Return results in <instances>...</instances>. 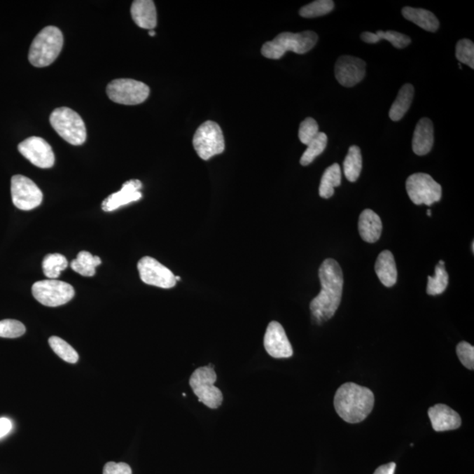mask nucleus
<instances>
[{
	"label": "nucleus",
	"instance_id": "6",
	"mask_svg": "<svg viewBox=\"0 0 474 474\" xmlns=\"http://www.w3.org/2000/svg\"><path fill=\"white\" fill-rule=\"evenodd\" d=\"M216 380V372L212 365L195 370L189 380L190 386L200 403L212 410H216L223 401V393L214 386Z\"/></svg>",
	"mask_w": 474,
	"mask_h": 474
},
{
	"label": "nucleus",
	"instance_id": "15",
	"mask_svg": "<svg viewBox=\"0 0 474 474\" xmlns=\"http://www.w3.org/2000/svg\"><path fill=\"white\" fill-rule=\"evenodd\" d=\"M264 346L268 354L274 358H288L293 354L286 331L278 321H272L269 323L265 334Z\"/></svg>",
	"mask_w": 474,
	"mask_h": 474
},
{
	"label": "nucleus",
	"instance_id": "8",
	"mask_svg": "<svg viewBox=\"0 0 474 474\" xmlns=\"http://www.w3.org/2000/svg\"><path fill=\"white\" fill-rule=\"evenodd\" d=\"M150 92V88L144 83L129 78L116 79L106 88L107 96L112 102L127 106L144 102Z\"/></svg>",
	"mask_w": 474,
	"mask_h": 474
},
{
	"label": "nucleus",
	"instance_id": "14",
	"mask_svg": "<svg viewBox=\"0 0 474 474\" xmlns=\"http://www.w3.org/2000/svg\"><path fill=\"white\" fill-rule=\"evenodd\" d=\"M365 67V62L361 58L342 55L335 63V78L341 85L352 88L364 79Z\"/></svg>",
	"mask_w": 474,
	"mask_h": 474
},
{
	"label": "nucleus",
	"instance_id": "28",
	"mask_svg": "<svg viewBox=\"0 0 474 474\" xmlns=\"http://www.w3.org/2000/svg\"><path fill=\"white\" fill-rule=\"evenodd\" d=\"M68 261L61 254H48L44 258L43 270L44 275L48 279H55L60 276L61 272L68 267Z\"/></svg>",
	"mask_w": 474,
	"mask_h": 474
},
{
	"label": "nucleus",
	"instance_id": "12",
	"mask_svg": "<svg viewBox=\"0 0 474 474\" xmlns=\"http://www.w3.org/2000/svg\"><path fill=\"white\" fill-rule=\"evenodd\" d=\"M141 281L147 285L171 289L176 286L175 275L171 270L151 257H144L137 264Z\"/></svg>",
	"mask_w": 474,
	"mask_h": 474
},
{
	"label": "nucleus",
	"instance_id": "9",
	"mask_svg": "<svg viewBox=\"0 0 474 474\" xmlns=\"http://www.w3.org/2000/svg\"><path fill=\"white\" fill-rule=\"evenodd\" d=\"M32 293L38 302L46 307H55L71 302L75 296V290L70 284L57 279H46L34 283Z\"/></svg>",
	"mask_w": 474,
	"mask_h": 474
},
{
	"label": "nucleus",
	"instance_id": "36",
	"mask_svg": "<svg viewBox=\"0 0 474 474\" xmlns=\"http://www.w3.org/2000/svg\"><path fill=\"white\" fill-rule=\"evenodd\" d=\"M456 354L460 362L467 369H474V348L467 342H460L456 346Z\"/></svg>",
	"mask_w": 474,
	"mask_h": 474
},
{
	"label": "nucleus",
	"instance_id": "21",
	"mask_svg": "<svg viewBox=\"0 0 474 474\" xmlns=\"http://www.w3.org/2000/svg\"><path fill=\"white\" fill-rule=\"evenodd\" d=\"M375 272L380 282L386 287H392L397 281V268L393 255L389 251H383L375 263Z\"/></svg>",
	"mask_w": 474,
	"mask_h": 474
},
{
	"label": "nucleus",
	"instance_id": "41",
	"mask_svg": "<svg viewBox=\"0 0 474 474\" xmlns=\"http://www.w3.org/2000/svg\"><path fill=\"white\" fill-rule=\"evenodd\" d=\"M148 36H155V32L153 30H151L150 32H148Z\"/></svg>",
	"mask_w": 474,
	"mask_h": 474
},
{
	"label": "nucleus",
	"instance_id": "11",
	"mask_svg": "<svg viewBox=\"0 0 474 474\" xmlns=\"http://www.w3.org/2000/svg\"><path fill=\"white\" fill-rule=\"evenodd\" d=\"M13 204L20 210L29 211L39 207L43 202V193L36 183L22 175L13 176L11 181Z\"/></svg>",
	"mask_w": 474,
	"mask_h": 474
},
{
	"label": "nucleus",
	"instance_id": "22",
	"mask_svg": "<svg viewBox=\"0 0 474 474\" xmlns=\"http://www.w3.org/2000/svg\"><path fill=\"white\" fill-rule=\"evenodd\" d=\"M401 13H403L405 19L416 24L428 32H435L440 25L437 17L428 10L407 6V8L403 9Z\"/></svg>",
	"mask_w": 474,
	"mask_h": 474
},
{
	"label": "nucleus",
	"instance_id": "18",
	"mask_svg": "<svg viewBox=\"0 0 474 474\" xmlns=\"http://www.w3.org/2000/svg\"><path fill=\"white\" fill-rule=\"evenodd\" d=\"M434 144L433 123L428 118H423L418 122L414 131L412 148L418 155H425L432 150Z\"/></svg>",
	"mask_w": 474,
	"mask_h": 474
},
{
	"label": "nucleus",
	"instance_id": "33",
	"mask_svg": "<svg viewBox=\"0 0 474 474\" xmlns=\"http://www.w3.org/2000/svg\"><path fill=\"white\" fill-rule=\"evenodd\" d=\"M26 332L24 324L16 320L0 321V337L17 338L22 337Z\"/></svg>",
	"mask_w": 474,
	"mask_h": 474
},
{
	"label": "nucleus",
	"instance_id": "16",
	"mask_svg": "<svg viewBox=\"0 0 474 474\" xmlns=\"http://www.w3.org/2000/svg\"><path fill=\"white\" fill-rule=\"evenodd\" d=\"M141 186H143V184L138 179H132V181L124 183L119 192L113 193L104 200L102 209L105 212H112V211L116 210L120 207L137 202L143 197L140 192Z\"/></svg>",
	"mask_w": 474,
	"mask_h": 474
},
{
	"label": "nucleus",
	"instance_id": "4",
	"mask_svg": "<svg viewBox=\"0 0 474 474\" xmlns=\"http://www.w3.org/2000/svg\"><path fill=\"white\" fill-rule=\"evenodd\" d=\"M63 45V34L58 27H44L31 44L29 54L30 64L39 68L47 67L53 64L60 55Z\"/></svg>",
	"mask_w": 474,
	"mask_h": 474
},
{
	"label": "nucleus",
	"instance_id": "42",
	"mask_svg": "<svg viewBox=\"0 0 474 474\" xmlns=\"http://www.w3.org/2000/svg\"><path fill=\"white\" fill-rule=\"evenodd\" d=\"M427 214H428V216H431V209L427 210Z\"/></svg>",
	"mask_w": 474,
	"mask_h": 474
},
{
	"label": "nucleus",
	"instance_id": "40",
	"mask_svg": "<svg viewBox=\"0 0 474 474\" xmlns=\"http://www.w3.org/2000/svg\"><path fill=\"white\" fill-rule=\"evenodd\" d=\"M361 39L366 43L375 44L379 43V38L375 33L364 32L361 34Z\"/></svg>",
	"mask_w": 474,
	"mask_h": 474
},
{
	"label": "nucleus",
	"instance_id": "27",
	"mask_svg": "<svg viewBox=\"0 0 474 474\" xmlns=\"http://www.w3.org/2000/svg\"><path fill=\"white\" fill-rule=\"evenodd\" d=\"M449 284V275L446 272L445 262L439 261L435 265V276L428 277L427 293L428 295H438L445 292Z\"/></svg>",
	"mask_w": 474,
	"mask_h": 474
},
{
	"label": "nucleus",
	"instance_id": "2",
	"mask_svg": "<svg viewBox=\"0 0 474 474\" xmlns=\"http://www.w3.org/2000/svg\"><path fill=\"white\" fill-rule=\"evenodd\" d=\"M334 406L342 420L349 424L361 423L371 414L375 396L368 387L345 383L335 393Z\"/></svg>",
	"mask_w": 474,
	"mask_h": 474
},
{
	"label": "nucleus",
	"instance_id": "20",
	"mask_svg": "<svg viewBox=\"0 0 474 474\" xmlns=\"http://www.w3.org/2000/svg\"><path fill=\"white\" fill-rule=\"evenodd\" d=\"M358 231L366 243H376L382 232V223L378 214L371 209L363 211L358 219Z\"/></svg>",
	"mask_w": 474,
	"mask_h": 474
},
{
	"label": "nucleus",
	"instance_id": "23",
	"mask_svg": "<svg viewBox=\"0 0 474 474\" xmlns=\"http://www.w3.org/2000/svg\"><path fill=\"white\" fill-rule=\"evenodd\" d=\"M414 95V86L406 84L400 88L399 93L389 111L390 119L393 122H399L403 119L408 109H410Z\"/></svg>",
	"mask_w": 474,
	"mask_h": 474
},
{
	"label": "nucleus",
	"instance_id": "24",
	"mask_svg": "<svg viewBox=\"0 0 474 474\" xmlns=\"http://www.w3.org/2000/svg\"><path fill=\"white\" fill-rule=\"evenodd\" d=\"M342 172L340 165L333 164L325 169L321 176L319 195L323 199H330L334 195L335 188L341 185Z\"/></svg>",
	"mask_w": 474,
	"mask_h": 474
},
{
	"label": "nucleus",
	"instance_id": "43",
	"mask_svg": "<svg viewBox=\"0 0 474 474\" xmlns=\"http://www.w3.org/2000/svg\"><path fill=\"white\" fill-rule=\"evenodd\" d=\"M472 251H473V252H474V243H473V242L472 243Z\"/></svg>",
	"mask_w": 474,
	"mask_h": 474
},
{
	"label": "nucleus",
	"instance_id": "29",
	"mask_svg": "<svg viewBox=\"0 0 474 474\" xmlns=\"http://www.w3.org/2000/svg\"><path fill=\"white\" fill-rule=\"evenodd\" d=\"M328 144L327 134L323 132H319L317 137L307 145V148L304 152L302 158H300V165L307 166L313 162L318 155L323 153Z\"/></svg>",
	"mask_w": 474,
	"mask_h": 474
},
{
	"label": "nucleus",
	"instance_id": "3",
	"mask_svg": "<svg viewBox=\"0 0 474 474\" xmlns=\"http://www.w3.org/2000/svg\"><path fill=\"white\" fill-rule=\"evenodd\" d=\"M318 36L313 31L302 33L285 32L279 34L272 41H267L261 48V53L269 59H280L287 51L296 54H306L316 46Z\"/></svg>",
	"mask_w": 474,
	"mask_h": 474
},
{
	"label": "nucleus",
	"instance_id": "32",
	"mask_svg": "<svg viewBox=\"0 0 474 474\" xmlns=\"http://www.w3.org/2000/svg\"><path fill=\"white\" fill-rule=\"evenodd\" d=\"M456 58L459 64H465L474 69V44L472 41L462 39L456 45Z\"/></svg>",
	"mask_w": 474,
	"mask_h": 474
},
{
	"label": "nucleus",
	"instance_id": "31",
	"mask_svg": "<svg viewBox=\"0 0 474 474\" xmlns=\"http://www.w3.org/2000/svg\"><path fill=\"white\" fill-rule=\"evenodd\" d=\"M335 3L332 0H316L303 6L300 10V15L303 18H316L333 11Z\"/></svg>",
	"mask_w": 474,
	"mask_h": 474
},
{
	"label": "nucleus",
	"instance_id": "10",
	"mask_svg": "<svg viewBox=\"0 0 474 474\" xmlns=\"http://www.w3.org/2000/svg\"><path fill=\"white\" fill-rule=\"evenodd\" d=\"M406 189L411 202L416 205L431 206L442 198V188L426 173H414L408 176Z\"/></svg>",
	"mask_w": 474,
	"mask_h": 474
},
{
	"label": "nucleus",
	"instance_id": "26",
	"mask_svg": "<svg viewBox=\"0 0 474 474\" xmlns=\"http://www.w3.org/2000/svg\"><path fill=\"white\" fill-rule=\"evenodd\" d=\"M102 265V259L92 256L88 251L79 252L77 258L71 262V266L74 272L84 277L95 275L96 267Z\"/></svg>",
	"mask_w": 474,
	"mask_h": 474
},
{
	"label": "nucleus",
	"instance_id": "7",
	"mask_svg": "<svg viewBox=\"0 0 474 474\" xmlns=\"http://www.w3.org/2000/svg\"><path fill=\"white\" fill-rule=\"evenodd\" d=\"M193 144L202 160H209L214 155L223 153L225 141L223 130L216 123L207 120L196 130Z\"/></svg>",
	"mask_w": 474,
	"mask_h": 474
},
{
	"label": "nucleus",
	"instance_id": "17",
	"mask_svg": "<svg viewBox=\"0 0 474 474\" xmlns=\"http://www.w3.org/2000/svg\"><path fill=\"white\" fill-rule=\"evenodd\" d=\"M435 431H447L456 430L461 426V417L452 408L445 404H438L428 411Z\"/></svg>",
	"mask_w": 474,
	"mask_h": 474
},
{
	"label": "nucleus",
	"instance_id": "19",
	"mask_svg": "<svg viewBox=\"0 0 474 474\" xmlns=\"http://www.w3.org/2000/svg\"><path fill=\"white\" fill-rule=\"evenodd\" d=\"M134 23L144 29H154L158 24L157 9L151 0H136L131 6Z\"/></svg>",
	"mask_w": 474,
	"mask_h": 474
},
{
	"label": "nucleus",
	"instance_id": "13",
	"mask_svg": "<svg viewBox=\"0 0 474 474\" xmlns=\"http://www.w3.org/2000/svg\"><path fill=\"white\" fill-rule=\"evenodd\" d=\"M20 154L31 164L41 169L53 167L55 154L50 144L41 137H31L18 146Z\"/></svg>",
	"mask_w": 474,
	"mask_h": 474
},
{
	"label": "nucleus",
	"instance_id": "38",
	"mask_svg": "<svg viewBox=\"0 0 474 474\" xmlns=\"http://www.w3.org/2000/svg\"><path fill=\"white\" fill-rule=\"evenodd\" d=\"M13 424L8 418H0V438L6 437L12 431Z\"/></svg>",
	"mask_w": 474,
	"mask_h": 474
},
{
	"label": "nucleus",
	"instance_id": "35",
	"mask_svg": "<svg viewBox=\"0 0 474 474\" xmlns=\"http://www.w3.org/2000/svg\"><path fill=\"white\" fill-rule=\"evenodd\" d=\"M375 34L376 36H378L379 41H389V43L396 48H406L411 43L410 36H407L404 34L396 32V31L389 30L386 31V32H384V31L379 30L377 31Z\"/></svg>",
	"mask_w": 474,
	"mask_h": 474
},
{
	"label": "nucleus",
	"instance_id": "30",
	"mask_svg": "<svg viewBox=\"0 0 474 474\" xmlns=\"http://www.w3.org/2000/svg\"><path fill=\"white\" fill-rule=\"evenodd\" d=\"M48 344H50L55 354L63 361L70 363V364H76L78 361V352L63 339L58 337H51L48 339Z\"/></svg>",
	"mask_w": 474,
	"mask_h": 474
},
{
	"label": "nucleus",
	"instance_id": "34",
	"mask_svg": "<svg viewBox=\"0 0 474 474\" xmlns=\"http://www.w3.org/2000/svg\"><path fill=\"white\" fill-rule=\"evenodd\" d=\"M319 134V127L313 118H307L300 123L299 139L303 144L309 145Z\"/></svg>",
	"mask_w": 474,
	"mask_h": 474
},
{
	"label": "nucleus",
	"instance_id": "5",
	"mask_svg": "<svg viewBox=\"0 0 474 474\" xmlns=\"http://www.w3.org/2000/svg\"><path fill=\"white\" fill-rule=\"evenodd\" d=\"M50 122L55 132L67 143L76 146L85 143L88 137L85 123L74 110L59 107L51 113Z\"/></svg>",
	"mask_w": 474,
	"mask_h": 474
},
{
	"label": "nucleus",
	"instance_id": "39",
	"mask_svg": "<svg viewBox=\"0 0 474 474\" xmlns=\"http://www.w3.org/2000/svg\"><path fill=\"white\" fill-rule=\"evenodd\" d=\"M396 463L392 462L386 463V465L379 466L373 474H394V472H396Z\"/></svg>",
	"mask_w": 474,
	"mask_h": 474
},
{
	"label": "nucleus",
	"instance_id": "25",
	"mask_svg": "<svg viewBox=\"0 0 474 474\" xmlns=\"http://www.w3.org/2000/svg\"><path fill=\"white\" fill-rule=\"evenodd\" d=\"M362 171V155L361 148L353 145L349 147L344 161V172L349 182L358 181Z\"/></svg>",
	"mask_w": 474,
	"mask_h": 474
},
{
	"label": "nucleus",
	"instance_id": "1",
	"mask_svg": "<svg viewBox=\"0 0 474 474\" xmlns=\"http://www.w3.org/2000/svg\"><path fill=\"white\" fill-rule=\"evenodd\" d=\"M321 290L311 302L309 307L316 323L321 324L334 316L340 305L344 288V274L335 259L328 258L319 269Z\"/></svg>",
	"mask_w": 474,
	"mask_h": 474
},
{
	"label": "nucleus",
	"instance_id": "37",
	"mask_svg": "<svg viewBox=\"0 0 474 474\" xmlns=\"http://www.w3.org/2000/svg\"><path fill=\"white\" fill-rule=\"evenodd\" d=\"M103 474H132V469L126 463L109 462L104 466Z\"/></svg>",
	"mask_w": 474,
	"mask_h": 474
}]
</instances>
